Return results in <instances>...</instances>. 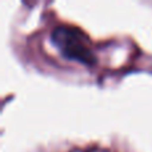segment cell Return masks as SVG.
Segmentation results:
<instances>
[{
  "label": "cell",
  "mask_w": 152,
  "mask_h": 152,
  "mask_svg": "<svg viewBox=\"0 0 152 152\" xmlns=\"http://www.w3.org/2000/svg\"><path fill=\"white\" fill-rule=\"evenodd\" d=\"M51 42L61 56L68 60L79 61L84 66H95L97 61L89 40L79 28L71 26H58L51 32Z\"/></svg>",
  "instance_id": "1"
}]
</instances>
